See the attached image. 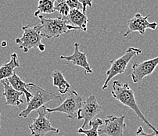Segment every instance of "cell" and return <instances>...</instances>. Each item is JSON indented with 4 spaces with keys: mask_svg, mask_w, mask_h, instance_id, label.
<instances>
[{
    "mask_svg": "<svg viewBox=\"0 0 158 136\" xmlns=\"http://www.w3.org/2000/svg\"><path fill=\"white\" fill-rule=\"evenodd\" d=\"M141 53L142 49L135 47H129L125 51L124 55L121 56V57L111 60L110 67L106 72V81H104L103 87H102V90H105L106 89H107L108 83L110 81L113 77H114L115 76L118 75V74L125 73L127 66H128L130 60L134 56H136L139 55Z\"/></svg>",
    "mask_w": 158,
    "mask_h": 136,
    "instance_id": "5b68a950",
    "label": "cell"
},
{
    "mask_svg": "<svg viewBox=\"0 0 158 136\" xmlns=\"http://www.w3.org/2000/svg\"><path fill=\"white\" fill-rule=\"evenodd\" d=\"M0 117H1V113H0ZM0 127H1V126H0Z\"/></svg>",
    "mask_w": 158,
    "mask_h": 136,
    "instance_id": "484cf974",
    "label": "cell"
},
{
    "mask_svg": "<svg viewBox=\"0 0 158 136\" xmlns=\"http://www.w3.org/2000/svg\"><path fill=\"white\" fill-rule=\"evenodd\" d=\"M125 115L120 117L108 116L104 121V127L102 129H99V135L106 136H123L124 131L126 128L125 123Z\"/></svg>",
    "mask_w": 158,
    "mask_h": 136,
    "instance_id": "9c48e42d",
    "label": "cell"
},
{
    "mask_svg": "<svg viewBox=\"0 0 158 136\" xmlns=\"http://www.w3.org/2000/svg\"><path fill=\"white\" fill-rule=\"evenodd\" d=\"M22 31L24 32L21 38L16 39L15 42L19 45V48L23 52L27 53L31 49H39L41 52H44L46 49V45L42 43V37L41 36L38 26L31 27L28 25L22 27Z\"/></svg>",
    "mask_w": 158,
    "mask_h": 136,
    "instance_id": "277c9868",
    "label": "cell"
},
{
    "mask_svg": "<svg viewBox=\"0 0 158 136\" xmlns=\"http://www.w3.org/2000/svg\"><path fill=\"white\" fill-rule=\"evenodd\" d=\"M20 67L18 56L16 52L10 55V60L0 67V81L4 79H8L14 74V70Z\"/></svg>",
    "mask_w": 158,
    "mask_h": 136,
    "instance_id": "9a60e30c",
    "label": "cell"
},
{
    "mask_svg": "<svg viewBox=\"0 0 158 136\" xmlns=\"http://www.w3.org/2000/svg\"><path fill=\"white\" fill-rule=\"evenodd\" d=\"M4 88V92L2 96L6 98V104L10 106H18L24 103L21 99V96H24V93L18 92L10 85L7 79L1 81Z\"/></svg>",
    "mask_w": 158,
    "mask_h": 136,
    "instance_id": "4fadbf2b",
    "label": "cell"
},
{
    "mask_svg": "<svg viewBox=\"0 0 158 136\" xmlns=\"http://www.w3.org/2000/svg\"><path fill=\"white\" fill-rule=\"evenodd\" d=\"M51 77L52 78V84L58 88V91L60 94H66L71 89V84L67 82L60 71H54L51 74Z\"/></svg>",
    "mask_w": 158,
    "mask_h": 136,
    "instance_id": "e0dca14e",
    "label": "cell"
},
{
    "mask_svg": "<svg viewBox=\"0 0 158 136\" xmlns=\"http://www.w3.org/2000/svg\"><path fill=\"white\" fill-rule=\"evenodd\" d=\"M136 136H158V134L157 133L154 132V131H153L152 133L148 134V133L145 132L144 130H143V128L140 126V127H139L138 130H137V131H136Z\"/></svg>",
    "mask_w": 158,
    "mask_h": 136,
    "instance_id": "7402d4cb",
    "label": "cell"
},
{
    "mask_svg": "<svg viewBox=\"0 0 158 136\" xmlns=\"http://www.w3.org/2000/svg\"><path fill=\"white\" fill-rule=\"evenodd\" d=\"M1 45H2V47H6L7 45V42H6V41H4V42H2V43H1Z\"/></svg>",
    "mask_w": 158,
    "mask_h": 136,
    "instance_id": "cb8c5ba5",
    "label": "cell"
},
{
    "mask_svg": "<svg viewBox=\"0 0 158 136\" xmlns=\"http://www.w3.org/2000/svg\"><path fill=\"white\" fill-rule=\"evenodd\" d=\"M149 15H146V17H143L140 14L137 13L134 17L130 19L128 21V30L123 35V37H127V36L131 34V32L137 31L140 35H145L146 29H152L155 30L157 27V23L156 22H152L150 23L148 21V18L150 17Z\"/></svg>",
    "mask_w": 158,
    "mask_h": 136,
    "instance_id": "30bf717a",
    "label": "cell"
},
{
    "mask_svg": "<svg viewBox=\"0 0 158 136\" xmlns=\"http://www.w3.org/2000/svg\"><path fill=\"white\" fill-rule=\"evenodd\" d=\"M51 1H52V2H55L56 1H57V0H51Z\"/></svg>",
    "mask_w": 158,
    "mask_h": 136,
    "instance_id": "d4e9b609",
    "label": "cell"
},
{
    "mask_svg": "<svg viewBox=\"0 0 158 136\" xmlns=\"http://www.w3.org/2000/svg\"><path fill=\"white\" fill-rule=\"evenodd\" d=\"M111 94H112L113 97L115 99H117L118 101H119L120 103L132 109L135 112V115L139 118H140L154 132L158 134L157 128H155L153 124H150L148 119L142 113L141 109H140L139 106H138V104L136 103V100H135L134 91L130 88L128 82L123 83L122 84L119 81H114L112 84Z\"/></svg>",
    "mask_w": 158,
    "mask_h": 136,
    "instance_id": "6da1fadb",
    "label": "cell"
},
{
    "mask_svg": "<svg viewBox=\"0 0 158 136\" xmlns=\"http://www.w3.org/2000/svg\"><path fill=\"white\" fill-rule=\"evenodd\" d=\"M66 2L71 10L75 9V10H78L83 13V6L78 0H67Z\"/></svg>",
    "mask_w": 158,
    "mask_h": 136,
    "instance_id": "44dd1931",
    "label": "cell"
},
{
    "mask_svg": "<svg viewBox=\"0 0 158 136\" xmlns=\"http://www.w3.org/2000/svg\"><path fill=\"white\" fill-rule=\"evenodd\" d=\"M66 1H63V2H59V3L54 5L55 6V10L59 13V14L60 15V17H62V18L67 17V16L69 15L70 12H71V9L67 6Z\"/></svg>",
    "mask_w": 158,
    "mask_h": 136,
    "instance_id": "ffe728a7",
    "label": "cell"
},
{
    "mask_svg": "<svg viewBox=\"0 0 158 136\" xmlns=\"http://www.w3.org/2000/svg\"><path fill=\"white\" fill-rule=\"evenodd\" d=\"M157 87H158V86H157Z\"/></svg>",
    "mask_w": 158,
    "mask_h": 136,
    "instance_id": "4316f807",
    "label": "cell"
},
{
    "mask_svg": "<svg viewBox=\"0 0 158 136\" xmlns=\"http://www.w3.org/2000/svg\"><path fill=\"white\" fill-rule=\"evenodd\" d=\"M63 19L65 20L67 24L74 27H77L79 31H87L89 19H88L86 14H84L80 10H75V9L71 10L69 15Z\"/></svg>",
    "mask_w": 158,
    "mask_h": 136,
    "instance_id": "5bb4252c",
    "label": "cell"
},
{
    "mask_svg": "<svg viewBox=\"0 0 158 136\" xmlns=\"http://www.w3.org/2000/svg\"><path fill=\"white\" fill-rule=\"evenodd\" d=\"M82 99L78 93L75 91L71 90L69 92V94L65 100L59 106L56 108H47L46 110L49 113L53 112L64 113L70 119H75L77 118V113L82 106Z\"/></svg>",
    "mask_w": 158,
    "mask_h": 136,
    "instance_id": "52a82bcc",
    "label": "cell"
},
{
    "mask_svg": "<svg viewBox=\"0 0 158 136\" xmlns=\"http://www.w3.org/2000/svg\"><path fill=\"white\" fill-rule=\"evenodd\" d=\"M46 109L47 107L42 106L36 110L38 117L34 118L32 121L33 122L28 125L32 136H44L49 132H53L55 134L60 132L59 128L52 126L49 121V113L47 112Z\"/></svg>",
    "mask_w": 158,
    "mask_h": 136,
    "instance_id": "8992f818",
    "label": "cell"
},
{
    "mask_svg": "<svg viewBox=\"0 0 158 136\" xmlns=\"http://www.w3.org/2000/svg\"><path fill=\"white\" fill-rule=\"evenodd\" d=\"M101 111L100 105L98 103L94 95H90L85 102H83L81 109L77 113V119L84 120L81 128L85 129L89 126V123Z\"/></svg>",
    "mask_w": 158,
    "mask_h": 136,
    "instance_id": "ba28073f",
    "label": "cell"
},
{
    "mask_svg": "<svg viewBox=\"0 0 158 136\" xmlns=\"http://www.w3.org/2000/svg\"><path fill=\"white\" fill-rule=\"evenodd\" d=\"M158 65V56L153 59L143 61L142 63H134L132 64V72L131 77L134 83L141 81L144 77L149 76L155 71Z\"/></svg>",
    "mask_w": 158,
    "mask_h": 136,
    "instance_id": "8fae6325",
    "label": "cell"
},
{
    "mask_svg": "<svg viewBox=\"0 0 158 136\" xmlns=\"http://www.w3.org/2000/svg\"><path fill=\"white\" fill-rule=\"evenodd\" d=\"M54 12H56V10L53 2L51 0H39L38 10L34 13V16L39 17L41 14H51Z\"/></svg>",
    "mask_w": 158,
    "mask_h": 136,
    "instance_id": "d6986e66",
    "label": "cell"
},
{
    "mask_svg": "<svg viewBox=\"0 0 158 136\" xmlns=\"http://www.w3.org/2000/svg\"><path fill=\"white\" fill-rule=\"evenodd\" d=\"M79 46H80V45L77 42H75L74 43V50L72 55L69 56H60V59L66 60L67 61L72 63L73 65L82 67L84 69L85 74H93V70H92L90 64H89L87 60V56L85 52H82L79 50Z\"/></svg>",
    "mask_w": 158,
    "mask_h": 136,
    "instance_id": "7c38bea8",
    "label": "cell"
},
{
    "mask_svg": "<svg viewBox=\"0 0 158 136\" xmlns=\"http://www.w3.org/2000/svg\"><path fill=\"white\" fill-rule=\"evenodd\" d=\"M40 24H37L40 35L42 38L52 39L59 38L63 34L69 33L72 31H79L77 27L69 25L62 17L50 19L46 18L42 15L39 16Z\"/></svg>",
    "mask_w": 158,
    "mask_h": 136,
    "instance_id": "7a4b0ae2",
    "label": "cell"
},
{
    "mask_svg": "<svg viewBox=\"0 0 158 136\" xmlns=\"http://www.w3.org/2000/svg\"><path fill=\"white\" fill-rule=\"evenodd\" d=\"M28 91L33 96L29 101V103H27V107L19 113L20 117L27 118L32 111L37 110L49 101L62 100V96H58L49 91L45 90L33 83H29Z\"/></svg>",
    "mask_w": 158,
    "mask_h": 136,
    "instance_id": "3957f363",
    "label": "cell"
},
{
    "mask_svg": "<svg viewBox=\"0 0 158 136\" xmlns=\"http://www.w3.org/2000/svg\"><path fill=\"white\" fill-rule=\"evenodd\" d=\"M103 124V121L100 118H97L96 120H93L89 123L90 129H82L81 128L77 130L79 134H81L80 136H99V128Z\"/></svg>",
    "mask_w": 158,
    "mask_h": 136,
    "instance_id": "ac0fdd59",
    "label": "cell"
},
{
    "mask_svg": "<svg viewBox=\"0 0 158 136\" xmlns=\"http://www.w3.org/2000/svg\"><path fill=\"white\" fill-rule=\"evenodd\" d=\"M78 1L83 6V14H86V8H87V6L92 7L93 0H78Z\"/></svg>",
    "mask_w": 158,
    "mask_h": 136,
    "instance_id": "603a6c76",
    "label": "cell"
},
{
    "mask_svg": "<svg viewBox=\"0 0 158 136\" xmlns=\"http://www.w3.org/2000/svg\"><path fill=\"white\" fill-rule=\"evenodd\" d=\"M7 80H8L10 85L12 86L14 89H16L18 92H20V93H24L26 99H27V103H29V101L31 100V99L33 96L31 93L28 91L29 83H25L24 81H22L20 77L15 73H14L12 77H9Z\"/></svg>",
    "mask_w": 158,
    "mask_h": 136,
    "instance_id": "2e32d148",
    "label": "cell"
}]
</instances>
